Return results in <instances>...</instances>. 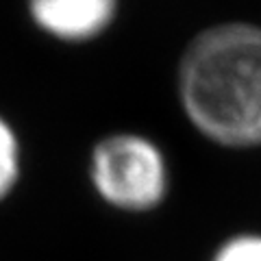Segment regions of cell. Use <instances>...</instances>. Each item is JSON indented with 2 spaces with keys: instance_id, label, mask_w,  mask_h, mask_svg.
<instances>
[{
  "instance_id": "5b68a950",
  "label": "cell",
  "mask_w": 261,
  "mask_h": 261,
  "mask_svg": "<svg viewBox=\"0 0 261 261\" xmlns=\"http://www.w3.org/2000/svg\"><path fill=\"white\" fill-rule=\"evenodd\" d=\"M211 261H261V233L242 231L220 244Z\"/></svg>"
},
{
  "instance_id": "3957f363",
  "label": "cell",
  "mask_w": 261,
  "mask_h": 261,
  "mask_svg": "<svg viewBox=\"0 0 261 261\" xmlns=\"http://www.w3.org/2000/svg\"><path fill=\"white\" fill-rule=\"evenodd\" d=\"M118 11L120 0H27L35 29L63 44H87L102 37Z\"/></svg>"
},
{
  "instance_id": "7a4b0ae2",
  "label": "cell",
  "mask_w": 261,
  "mask_h": 261,
  "mask_svg": "<svg viewBox=\"0 0 261 261\" xmlns=\"http://www.w3.org/2000/svg\"><path fill=\"white\" fill-rule=\"evenodd\" d=\"M89 181L109 207L144 214L166 200L170 168L157 142L133 130H118L100 137L92 148Z\"/></svg>"
},
{
  "instance_id": "6da1fadb",
  "label": "cell",
  "mask_w": 261,
  "mask_h": 261,
  "mask_svg": "<svg viewBox=\"0 0 261 261\" xmlns=\"http://www.w3.org/2000/svg\"><path fill=\"white\" fill-rule=\"evenodd\" d=\"M176 94L187 122L222 148H261V27L220 22L181 55Z\"/></svg>"
},
{
  "instance_id": "277c9868",
  "label": "cell",
  "mask_w": 261,
  "mask_h": 261,
  "mask_svg": "<svg viewBox=\"0 0 261 261\" xmlns=\"http://www.w3.org/2000/svg\"><path fill=\"white\" fill-rule=\"evenodd\" d=\"M22 174V144L11 122L0 116V202L11 196Z\"/></svg>"
}]
</instances>
